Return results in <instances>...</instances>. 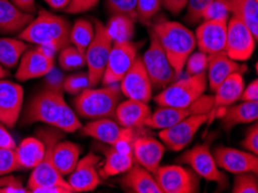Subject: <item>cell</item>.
I'll return each mask as SVG.
<instances>
[{"label":"cell","instance_id":"cell-29","mask_svg":"<svg viewBox=\"0 0 258 193\" xmlns=\"http://www.w3.org/2000/svg\"><path fill=\"white\" fill-rule=\"evenodd\" d=\"M258 102H243L226 106L221 119L226 130H230L238 124H251L257 121Z\"/></svg>","mask_w":258,"mask_h":193},{"label":"cell","instance_id":"cell-21","mask_svg":"<svg viewBox=\"0 0 258 193\" xmlns=\"http://www.w3.org/2000/svg\"><path fill=\"white\" fill-rule=\"evenodd\" d=\"M165 154V145L147 136H137L132 143V155L135 163L142 165L152 174L160 167Z\"/></svg>","mask_w":258,"mask_h":193},{"label":"cell","instance_id":"cell-32","mask_svg":"<svg viewBox=\"0 0 258 193\" xmlns=\"http://www.w3.org/2000/svg\"><path fill=\"white\" fill-rule=\"evenodd\" d=\"M134 164L135 160L132 152H120L110 146V148L107 151V154H105V161L101 174L105 178L124 174L128 169L132 168Z\"/></svg>","mask_w":258,"mask_h":193},{"label":"cell","instance_id":"cell-3","mask_svg":"<svg viewBox=\"0 0 258 193\" xmlns=\"http://www.w3.org/2000/svg\"><path fill=\"white\" fill-rule=\"evenodd\" d=\"M36 136L43 144H44V156L40 163L33 169V172L28 180L29 192L41 187L58 186L68 190L70 193H73L72 187L70 186L68 180H65L64 176H61L54 167L52 161V151L54 145L62 139V131L59 128L53 127H42L36 131Z\"/></svg>","mask_w":258,"mask_h":193},{"label":"cell","instance_id":"cell-43","mask_svg":"<svg viewBox=\"0 0 258 193\" xmlns=\"http://www.w3.org/2000/svg\"><path fill=\"white\" fill-rule=\"evenodd\" d=\"M230 9L228 0H212L203 14V20L229 19Z\"/></svg>","mask_w":258,"mask_h":193},{"label":"cell","instance_id":"cell-30","mask_svg":"<svg viewBox=\"0 0 258 193\" xmlns=\"http://www.w3.org/2000/svg\"><path fill=\"white\" fill-rule=\"evenodd\" d=\"M44 156V144L37 137H29L15 148V157L20 170L34 169Z\"/></svg>","mask_w":258,"mask_h":193},{"label":"cell","instance_id":"cell-26","mask_svg":"<svg viewBox=\"0 0 258 193\" xmlns=\"http://www.w3.org/2000/svg\"><path fill=\"white\" fill-rule=\"evenodd\" d=\"M33 19V14L22 12L11 0H0V33L20 34Z\"/></svg>","mask_w":258,"mask_h":193},{"label":"cell","instance_id":"cell-2","mask_svg":"<svg viewBox=\"0 0 258 193\" xmlns=\"http://www.w3.org/2000/svg\"><path fill=\"white\" fill-rule=\"evenodd\" d=\"M71 25L69 20L41 10L36 19L19 34V38L36 45H52L57 51L71 44L70 33Z\"/></svg>","mask_w":258,"mask_h":193},{"label":"cell","instance_id":"cell-44","mask_svg":"<svg viewBox=\"0 0 258 193\" xmlns=\"http://www.w3.org/2000/svg\"><path fill=\"white\" fill-rule=\"evenodd\" d=\"M19 169L20 168L15 157V149L0 148V176L11 174Z\"/></svg>","mask_w":258,"mask_h":193},{"label":"cell","instance_id":"cell-22","mask_svg":"<svg viewBox=\"0 0 258 193\" xmlns=\"http://www.w3.org/2000/svg\"><path fill=\"white\" fill-rule=\"evenodd\" d=\"M53 66L54 58L46 56L36 45V48L34 49H27L26 52L22 54L15 78L17 80L27 81L48 76Z\"/></svg>","mask_w":258,"mask_h":193},{"label":"cell","instance_id":"cell-1","mask_svg":"<svg viewBox=\"0 0 258 193\" xmlns=\"http://www.w3.org/2000/svg\"><path fill=\"white\" fill-rule=\"evenodd\" d=\"M151 31L159 39L176 77L184 71L187 57L196 49L195 34L182 23L166 19L152 20Z\"/></svg>","mask_w":258,"mask_h":193},{"label":"cell","instance_id":"cell-45","mask_svg":"<svg viewBox=\"0 0 258 193\" xmlns=\"http://www.w3.org/2000/svg\"><path fill=\"white\" fill-rule=\"evenodd\" d=\"M29 190L23 187L21 180L10 174L0 176V193H27Z\"/></svg>","mask_w":258,"mask_h":193},{"label":"cell","instance_id":"cell-38","mask_svg":"<svg viewBox=\"0 0 258 193\" xmlns=\"http://www.w3.org/2000/svg\"><path fill=\"white\" fill-rule=\"evenodd\" d=\"M105 6L111 15H124L137 21V0H105Z\"/></svg>","mask_w":258,"mask_h":193},{"label":"cell","instance_id":"cell-34","mask_svg":"<svg viewBox=\"0 0 258 193\" xmlns=\"http://www.w3.org/2000/svg\"><path fill=\"white\" fill-rule=\"evenodd\" d=\"M94 33H95V27L91 21L85 19L77 20L71 27L70 42L84 57L94 37Z\"/></svg>","mask_w":258,"mask_h":193},{"label":"cell","instance_id":"cell-48","mask_svg":"<svg viewBox=\"0 0 258 193\" xmlns=\"http://www.w3.org/2000/svg\"><path fill=\"white\" fill-rule=\"evenodd\" d=\"M243 102H258V80L255 79L250 84L244 87L243 92H242L240 100Z\"/></svg>","mask_w":258,"mask_h":193},{"label":"cell","instance_id":"cell-37","mask_svg":"<svg viewBox=\"0 0 258 193\" xmlns=\"http://www.w3.org/2000/svg\"><path fill=\"white\" fill-rule=\"evenodd\" d=\"M162 7V0H137V20L148 25Z\"/></svg>","mask_w":258,"mask_h":193},{"label":"cell","instance_id":"cell-41","mask_svg":"<svg viewBox=\"0 0 258 193\" xmlns=\"http://www.w3.org/2000/svg\"><path fill=\"white\" fill-rule=\"evenodd\" d=\"M207 65H209V54L198 50L197 52H192L187 57L184 69L187 76H196L206 72Z\"/></svg>","mask_w":258,"mask_h":193},{"label":"cell","instance_id":"cell-20","mask_svg":"<svg viewBox=\"0 0 258 193\" xmlns=\"http://www.w3.org/2000/svg\"><path fill=\"white\" fill-rule=\"evenodd\" d=\"M101 157L96 154H87L78 161L74 170L70 174L68 183L74 192H89L95 190L101 183L97 164Z\"/></svg>","mask_w":258,"mask_h":193},{"label":"cell","instance_id":"cell-15","mask_svg":"<svg viewBox=\"0 0 258 193\" xmlns=\"http://www.w3.org/2000/svg\"><path fill=\"white\" fill-rule=\"evenodd\" d=\"M138 48L139 44L131 41L114 42L101 80L103 86L118 84L122 80L138 56Z\"/></svg>","mask_w":258,"mask_h":193},{"label":"cell","instance_id":"cell-40","mask_svg":"<svg viewBox=\"0 0 258 193\" xmlns=\"http://www.w3.org/2000/svg\"><path fill=\"white\" fill-rule=\"evenodd\" d=\"M89 87V79L88 74L80 72L73 76H70L62 80V92H66L71 95H78L83 92L84 89Z\"/></svg>","mask_w":258,"mask_h":193},{"label":"cell","instance_id":"cell-42","mask_svg":"<svg viewBox=\"0 0 258 193\" xmlns=\"http://www.w3.org/2000/svg\"><path fill=\"white\" fill-rule=\"evenodd\" d=\"M212 0H189L186 4L185 21L190 25L198 23L203 19V14Z\"/></svg>","mask_w":258,"mask_h":193},{"label":"cell","instance_id":"cell-53","mask_svg":"<svg viewBox=\"0 0 258 193\" xmlns=\"http://www.w3.org/2000/svg\"><path fill=\"white\" fill-rule=\"evenodd\" d=\"M33 193H70L68 190L58 186H49V187H41L35 190Z\"/></svg>","mask_w":258,"mask_h":193},{"label":"cell","instance_id":"cell-9","mask_svg":"<svg viewBox=\"0 0 258 193\" xmlns=\"http://www.w3.org/2000/svg\"><path fill=\"white\" fill-rule=\"evenodd\" d=\"M154 178L162 193H196L199 191V176L192 169L182 165H163L154 172Z\"/></svg>","mask_w":258,"mask_h":193},{"label":"cell","instance_id":"cell-36","mask_svg":"<svg viewBox=\"0 0 258 193\" xmlns=\"http://www.w3.org/2000/svg\"><path fill=\"white\" fill-rule=\"evenodd\" d=\"M58 62L64 71H73L84 68L86 59L73 45H68L59 51Z\"/></svg>","mask_w":258,"mask_h":193},{"label":"cell","instance_id":"cell-23","mask_svg":"<svg viewBox=\"0 0 258 193\" xmlns=\"http://www.w3.org/2000/svg\"><path fill=\"white\" fill-rule=\"evenodd\" d=\"M247 70V66L240 64L238 61L230 59L225 51L209 54V65H207L206 74L207 82L210 85V89L214 92L218 86L228 78L230 74L240 72L243 73Z\"/></svg>","mask_w":258,"mask_h":193},{"label":"cell","instance_id":"cell-19","mask_svg":"<svg viewBox=\"0 0 258 193\" xmlns=\"http://www.w3.org/2000/svg\"><path fill=\"white\" fill-rule=\"evenodd\" d=\"M23 104V88L10 80H0V123L14 127Z\"/></svg>","mask_w":258,"mask_h":193},{"label":"cell","instance_id":"cell-28","mask_svg":"<svg viewBox=\"0 0 258 193\" xmlns=\"http://www.w3.org/2000/svg\"><path fill=\"white\" fill-rule=\"evenodd\" d=\"M80 154L81 148L77 144L71 141H58L52 151V161L58 172L61 176L71 174L79 161Z\"/></svg>","mask_w":258,"mask_h":193},{"label":"cell","instance_id":"cell-49","mask_svg":"<svg viewBox=\"0 0 258 193\" xmlns=\"http://www.w3.org/2000/svg\"><path fill=\"white\" fill-rule=\"evenodd\" d=\"M0 148L4 149H15L17 148V144L11 133L7 131L5 125L0 123Z\"/></svg>","mask_w":258,"mask_h":193},{"label":"cell","instance_id":"cell-33","mask_svg":"<svg viewBox=\"0 0 258 193\" xmlns=\"http://www.w3.org/2000/svg\"><path fill=\"white\" fill-rule=\"evenodd\" d=\"M27 49V42L20 38H0V65L14 69Z\"/></svg>","mask_w":258,"mask_h":193},{"label":"cell","instance_id":"cell-16","mask_svg":"<svg viewBox=\"0 0 258 193\" xmlns=\"http://www.w3.org/2000/svg\"><path fill=\"white\" fill-rule=\"evenodd\" d=\"M120 92L130 100L148 103L152 100L153 86L145 69L143 58L137 56L136 60L126 74L119 81Z\"/></svg>","mask_w":258,"mask_h":193},{"label":"cell","instance_id":"cell-31","mask_svg":"<svg viewBox=\"0 0 258 193\" xmlns=\"http://www.w3.org/2000/svg\"><path fill=\"white\" fill-rule=\"evenodd\" d=\"M230 14L248 26L255 38H258V2L257 0H228Z\"/></svg>","mask_w":258,"mask_h":193},{"label":"cell","instance_id":"cell-11","mask_svg":"<svg viewBox=\"0 0 258 193\" xmlns=\"http://www.w3.org/2000/svg\"><path fill=\"white\" fill-rule=\"evenodd\" d=\"M212 106L213 96L204 95H202L192 105L187 106V108H173V106L159 105V108L147 118L145 126L161 131V130L171 127L190 115L211 112Z\"/></svg>","mask_w":258,"mask_h":193},{"label":"cell","instance_id":"cell-13","mask_svg":"<svg viewBox=\"0 0 258 193\" xmlns=\"http://www.w3.org/2000/svg\"><path fill=\"white\" fill-rule=\"evenodd\" d=\"M179 162L190 165L196 174L209 182H216L220 186H227V176L219 170L210 146L196 145L179 157Z\"/></svg>","mask_w":258,"mask_h":193},{"label":"cell","instance_id":"cell-25","mask_svg":"<svg viewBox=\"0 0 258 193\" xmlns=\"http://www.w3.org/2000/svg\"><path fill=\"white\" fill-rule=\"evenodd\" d=\"M151 113V108L147 103L128 98L126 101L119 102L114 117L117 123L123 127L140 128L144 127Z\"/></svg>","mask_w":258,"mask_h":193},{"label":"cell","instance_id":"cell-46","mask_svg":"<svg viewBox=\"0 0 258 193\" xmlns=\"http://www.w3.org/2000/svg\"><path fill=\"white\" fill-rule=\"evenodd\" d=\"M241 146L245 151L252 153V154H258V125L256 121H253L251 127L245 133L244 139L241 141Z\"/></svg>","mask_w":258,"mask_h":193},{"label":"cell","instance_id":"cell-7","mask_svg":"<svg viewBox=\"0 0 258 193\" xmlns=\"http://www.w3.org/2000/svg\"><path fill=\"white\" fill-rule=\"evenodd\" d=\"M94 27H95V33L85 54L89 87H95L102 80L109 54L114 45V39L109 33L107 26L99 20H94Z\"/></svg>","mask_w":258,"mask_h":193},{"label":"cell","instance_id":"cell-39","mask_svg":"<svg viewBox=\"0 0 258 193\" xmlns=\"http://www.w3.org/2000/svg\"><path fill=\"white\" fill-rule=\"evenodd\" d=\"M233 193H257L258 180L255 172H242L237 174L234 180Z\"/></svg>","mask_w":258,"mask_h":193},{"label":"cell","instance_id":"cell-17","mask_svg":"<svg viewBox=\"0 0 258 193\" xmlns=\"http://www.w3.org/2000/svg\"><path fill=\"white\" fill-rule=\"evenodd\" d=\"M228 19L204 20L196 30V43L199 51L213 54L225 50Z\"/></svg>","mask_w":258,"mask_h":193},{"label":"cell","instance_id":"cell-14","mask_svg":"<svg viewBox=\"0 0 258 193\" xmlns=\"http://www.w3.org/2000/svg\"><path fill=\"white\" fill-rule=\"evenodd\" d=\"M210 113H195L185 117L171 127L161 130L159 136L162 144L171 151H182L192 141L198 130L209 121Z\"/></svg>","mask_w":258,"mask_h":193},{"label":"cell","instance_id":"cell-24","mask_svg":"<svg viewBox=\"0 0 258 193\" xmlns=\"http://www.w3.org/2000/svg\"><path fill=\"white\" fill-rule=\"evenodd\" d=\"M244 89V79L242 73L235 72L230 74L228 78H226L218 88L214 90L216 95L213 96V106L212 111L210 113L209 121L214 113L219 109L226 108L235 103L240 100V96Z\"/></svg>","mask_w":258,"mask_h":193},{"label":"cell","instance_id":"cell-54","mask_svg":"<svg viewBox=\"0 0 258 193\" xmlns=\"http://www.w3.org/2000/svg\"><path fill=\"white\" fill-rule=\"evenodd\" d=\"M7 76H9V71H7L3 65H0V80L2 79H5Z\"/></svg>","mask_w":258,"mask_h":193},{"label":"cell","instance_id":"cell-4","mask_svg":"<svg viewBox=\"0 0 258 193\" xmlns=\"http://www.w3.org/2000/svg\"><path fill=\"white\" fill-rule=\"evenodd\" d=\"M68 108L69 105L66 104L62 95V88L46 85V87L31 98L26 106L22 124L44 123L58 128Z\"/></svg>","mask_w":258,"mask_h":193},{"label":"cell","instance_id":"cell-47","mask_svg":"<svg viewBox=\"0 0 258 193\" xmlns=\"http://www.w3.org/2000/svg\"><path fill=\"white\" fill-rule=\"evenodd\" d=\"M100 0H71L70 5L64 10L68 14H79L95 9Z\"/></svg>","mask_w":258,"mask_h":193},{"label":"cell","instance_id":"cell-10","mask_svg":"<svg viewBox=\"0 0 258 193\" xmlns=\"http://www.w3.org/2000/svg\"><path fill=\"white\" fill-rule=\"evenodd\" d=\"M142 58L153 89H163L171 84L176 77L175 71L171 68L159 39L152 31L150 48Z\"/></svg>","mask_w":258,"mask_h":193},{"label":"cell","instance_id":"cell-55","mask_svg":"<svg viewBox=\"0 0 258 193\" xmlns=\"http://www.w3.org/2000/svg\"><path fill=\"white\" fill-rule=\"evenodd\" d=\"M257 2H258V0H257Z\"/></svg>","mask_w":258,"mask_h":193},{"label":"cell","instance_id":"cell-12","mask_svg":"<svg viewBox=\"0 0 258 193\" xmlns=\"http://www.w3.org/2000/svg\"><path fill=\"white\" fill-rule=\"evenodd\" d=\"M257 39L241 20L232 17L227 22L225 53L235 61H247L252 56Z\"/></svg>","mask_w":258,"mask_h":193},{"label":"cell","instance_id":"cell-51","mask_svg":"<svg viewBox=\"0 0 258 193\" xmlns=\"http://www.w3.org/2000/svg\"><path fill=\"white\" fill-rule=\"evenodd\" d=\"M18 9L26 13L34 14L36 12V6H35V0H11Z\"/></svg>","mask_w":258,"mask_h":193},{"label":"cell","instance_id":"cell-5","mask_svg":"<svg viewBox=\"0 0 258 193\" xmlns=\"http://www.w3.org/2000/svg\"><path fill=\"white\" fill-rule=\"evenodd\" d=\"M122 97L118 84L104 86L95 89L88 87L73 100L78 116L86 119H101L115 116V111Z\"/></svg>","mask_w":258,"mask_h":193},{"label":"cell","instance_id":"cell-6","mask_svg":"<svg viewBox=\"0 0 258 193\" xmlns=\"http://www.w3.org/2000/svg\"><path fill=\"white\" fill-rule=\"evenodd\" d=\"M207 88L206 72L187 76L168 85L162 92L156 95L154 101L158 105L173 106V108H187L192 105L199 97L204 95Z\"/></svg>","mask_w":258,"mask_h":193},{"label":"cell","instance_id":"cell-50","mask_svg":"<svg viewBox=\"0 0 258 193\" xmlns=\"http://www.w3.org/2000/svg\"><path fill=\"white\" fill-rule=\"evenodd\" d=\"M189 0H162V7L169 11L171 14L177 15L185 9Z\"/></svg>","mask_w":258,"mask_h":193},{"label":"cell","instance_id":"cell-18","mask_svg":"<svg viewBox=\"0 0 258 193\" xmlns=\"http://www.w3.org/2000/svg\"><path fill=\"white\" fill-rule=\"evenodd\" d=\"M218 168L232 172V174H242V172H258L257 155L250 152L240 151L230 147H217L213 152Z\"/></svg>","mask_w":258,"mask_h":193},{"label":"cell","instance_id":"cell-35","mask_svg":"<svg viewBox=\"0 0 258 193\" xmlns=\"http://www.w3.org/2000/svg\"><path fill=\"white\" fill-rule=\"evenodd\" d=\"M135 22L134 20L124 15H111L107 28L114 42L131 41L135 33Z\"/></svg>","mask_w":258,"mask_h":193},{"label":"cell","instance_id":"cell-8","mask_svg":"<svg viewBox=\"0 0 258 193\" xmlns=\"http://www.w3.org/2000/svg\"><path fill=\"white\" fill-rule=\"evenodd\" d=\"M138 128L123 127L111 118L94 119L91 123L81 126L84 136L92 137L101 143L110 145L120 152H132V143L138 136Z\"/></svg>","mask_w":258,"mask_h":193},{"label":"cell","instance_id":"cell-27","mask_svg":"<svg viewBox=\"0 0 258 193\" xmlns=\"http://www.w3.org/2000/svg\"><path fill=\"white\" fill-rule=\"evenodd\" d=\"M124 174L122 185L127 192L162 193L159 184L156 183L154 175L143 168L142 165L135 163L132 168Z\"/></svg>","mask_w":258,"mask_h":193},{"label":"cell","instance_id":"cell-52","mask_svg":"<svg viewBox=\"0 0 258 193\" xmlns=\"http://www.w3.org/2000/svg\"><path fill=\"white\" fill-rule=\"evenodd\" d=\"M51 9L56 11H64L70 5L71 0H44Z\"/></svg>","mask_w":258,"mask_h":193}]
</instances>
